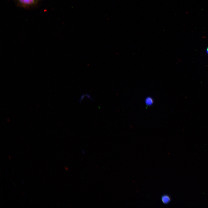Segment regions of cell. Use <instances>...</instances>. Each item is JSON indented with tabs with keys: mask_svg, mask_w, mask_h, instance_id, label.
Returning <instances> with one entry per match:
<instances>
[{
	"mask_svg": "<svg viewBox=\"0 0 208 208\" xmlns=\"http://www.w3.org/2000/svg\"><path fill=\"white\" fill-rule=\"evenodd\" d=\"M19 5L25 8H29L36 5L38 0H17Z\"/></svg>",
	"mask_w": 208,
	"mask_h": 208,
	"instance_id": "obj_1",
	"label": "cell"
},
{
	"mask_svg": "<svg viewBox=\"0 0 208 208\" xmlns=\"http://www.w3.org/2000/svg\"><path fill=\"white\" fill-rule=\"evenodd\" d=\"M161 200L162 202L164 204H167L169 203L170 200V197L168 195H164L161 197Z\"/></svg>",
	"mask_w": 208,
	"mask_h": 208,
	"instance_id": "obj_2",
	"label": "cell"
},
{
	"mask_svg": "<svg viewBox=\"0 0 208 208\" xmlns=\"http://www.w3.org/2000/svg\"><path fill=\"white\" fill-rule=\"evenodd\" d=\"M145 102L146 105L148 106H150L153 104V101L152 98L148 97L146 98Z\"/></svg>",
	"mask_w": 208,
	"mask_h": 208,
	"instance_id": "obj_3",
	"label": "cell"
},
{
	"mask_svg": "<svg viewBox=\"0 0 208 208\" xmlns=\"http://www.w3.org/2000/svg\"><path fill=\"white\" fill-rule=\"evenodd\" d=\"M206 51L207 54L208 55V47L206 48Z\"/></svg>",
	"mask_w": 208,
	"mask_h": 208,
	"instance_id": "obj_4",
	"label": "cell"
}]
</instances>
